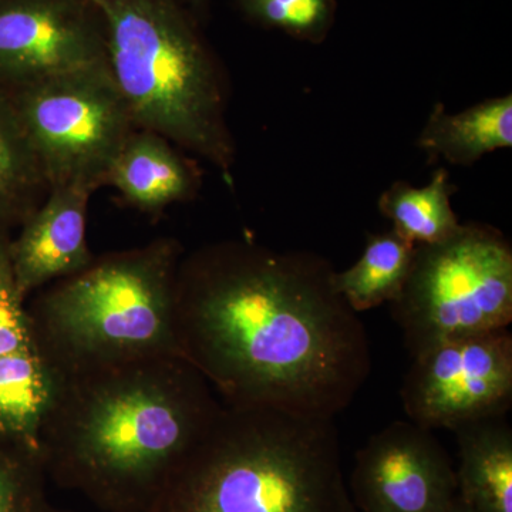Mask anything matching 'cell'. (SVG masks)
I'll use <instances>...</instances> for the list:
<instances>
[{
	"instance_id": "obj_19",
	"label": "cell",
	"mask_w": 512,
	"mask_h": 512,
	"mask_svg": "<svg viewBox=\"0 0 512 512\" xmlns=\"http://www.w3.org/2000/svg\"><path fill=\"white\" fill-rule=\"evenodd\" d=\"M36 444L0 430V512H67L52 503Z\"/></svg>"
},
{
	"instance_id": "obj_8",
	"label": "cell",
	"mask_w": 512,
	"mask_h": 512,
	"mask_svg": "<svg viewBox=\"0 0 512 512\" xmlns=\"http://www.w3.org/2000/svg\"><path fill=\"white\" fill-rule=\"evenodd\" d=\"M412 359L400 396L404 412L417 426L454 431L510 412L512 335L508 328L450 340Z\"/></svg>"
},
{
	"instance_id": "obj_14",
	"label": "cell",
	"mask_w": 512,
	"mask_h": 512,
	"mask_svg": "<svg viewBox=\"0 0 512 512\" xmlns=\"http://www.w3.org/2000/svg\"><path fill=\"white\" fill-rule=\"evenodd\" d=\"M457 439V495L477 512H512V429L505 417L466 424Z\"/></svg>"
},
{
	"instance_id": "obj_21",
	"label": "cell",
	"mask_w": 512,
	"mask_h": 512,
	"mask_svg": "<svg viewBox=\"0 0 512 512\" xmlns=\"http://www.w3.org/2000/svg\"><path fill=\"white\" fill-rule=\"evenodd\" d=\"M10 235H0V359L32 348L25 302L16 291L10 265Z\"/></svg>"
},
{
	"instance_id": "obj_6",
	"label": "cell",
	"mask_w": 512,
	"mask_h": 512,
	"mask_svg": "<svg viewBox=\"0 0 512 512\" xmlns=\"http://www.w3.org/2000/svg\"><path fill=\"white\" fill-rule=\"evenodd\" d=\"M389 306L412 357L450 340L507 329L511 242L491 225L467 222L446 241L417 245L402 291Z\"/></svg>"
},
{
	"instance_id": "obj_18",
	"label": "cell",
	"mask_w": 512,
	"mask_h": 512,
	"mask_svg": "<svg viewBox=\"0 0 512 512\" xmlns=\"http://www.w3.org/2000/svg\"><path fill=\"white\" fill-rule=\"evenodd\" d=\"M52 380L35 346L0 359V430L37 446ZM39 447V446H37Z\"/></svg>"
},
{
	"instance_id": "obj_23",
	"label": "cell",
	"mask_w": 512,
	"mask_h": 512,
	"mask_svg": "<svg viewBox=\"0 0 512 512\" xmlns=\"http://www.w3.org/2000/svg\"><path fill=\"white\" fill-rule=\"evenodd\" d=\"M447 512H477L474 511L473 508L470 507V505H467L464 503L463 500H461L460 497H456V500H454V503L451 504V507L448 508Z\"/></svg>"
},
{
	"instance_id": "obj_15",
	"label": "cell",
	"mask_w": 512,
	"mask_h": 512,
	"mask_svg": "<svg viewBox=\"0 0 512 512\" xmlns=\"http://www.w3.org/2000/svg\"><path fill=\"white\" fill-rule=\"evenodd\" d=\"M49 192L45 170L12 97L0 87V235L12 237Z\"/></svg>"
},
{
	"instance_id": "obj_16",
	"label": "cell",
	"mask_w": 512,
	"mask_h": 512,
	"mask_svg": "<svg viewBox=\"0 0 512 512\" xmlns=\"http://www.w3.org/2000/svg\"><path fill=\"white\" fill-rule=\"evenodd\" d=\"M456 188L446 168H439L424 187L396 181L380 194L377 207L397 235L414 245H433L456 234L461 222L451 197Z\"/></svg>"
},
{
	"instance_id": "obj_7",
	"label": "cell",
	"mask_w": 512,
	"mask_h": 512,
	"mask_svg": "<svg viewBox=\"0 0 512 512\" xmlns=\"http://www.w3.org/2000/svg\"><path fill=\"white\" fill-rule=\"evenodd\" d=\"M6 90V89H5ZM50 190L96 192L138 128L109 66L47 77L8 90Z\"/></svg>"
},
{
	"instance_id": "obj_17",
	"label": "cell",
	"mask_w": 512,
	"mask_h": 512,
	"mask_svg": "<svg viewBox=\"0 0 512 512\" xmlns=\"http://www.w3.org/2000/svg\"><path fill=\"white\" fill-rule=\"evenodd\" d=\"M416 247L393 229L369 235L355 264L335 272L336 289L356 313L392 302L406 282Z\"/></svg>"
},
{
	"instance_id": "obj_4",
	"label": "cell",
	"mask_w": 512,
	"mask_h": 512,
	"mask_svg": "<svg viewBox=\"0 0 512 512\" xmlns=\"http://www.w3.org/2000/svg\"><path fill=\"white\" fill-rule=\"evenodd\" d=\"M184 251L174 238L94 256L90 265L25 303L33 345L50 380L181 356L174 293Z\"/></svg>"
},
{
	"instance_id": "obj_2",
	"label": "cell",
	"mask_w": 512,
	"mask_h": 512,
	"mask_svg": "<svg viewBox=\"0 0 512 512\" xmlns=\"http://www.w3.org/2000/svg\"><path fill=\"white\" fill-rule=\"evenodd\" d=\"M221 400L181 356L52 382L37 431L47 477L103 512H147Z\"/></svg>"
},
{
	"instance_id": "obj_10",
	"label": "cell",
	"mask_w": 512,
	"mask_h": 512,
	"mask_svg": "<svg viewBox=\"0 0 512 512\" xmlns=\"http://www.w3.org/2000/svg\"><path fill=\"white\" fill-rule=\"evenodd\" d=\"M350 490L359 512H447L456 466L431 430L394 421L357 451Z\"/></svg>"
},
{
	"instance_id": "obj_3",
	"label": "cell",
	"mask_w": 512,
	"mask_h": 512,
	"mask_svg": "<svg viewBox=\"0 0 512 512\" xmlns=\"http://www.w3.org/2000/svg\"><path fill=\"white\" fill-rule=\"evenodd\" d=\"M335 419L222 403L147 512H349Z\"/></svg>"
},
{
	"instance_id": "obj_22",
	"label": "cell",
	"mask_w": 512,
	"mask_h": 512,
	"mask_svg": "<svg viewBox=\"0 0 512 512\" xmlns=\"http://www.w3.org/2000/svg\"><path fill=\"white\" fill-rule=\"evenodd\" d=\"M185 6L194 13L198 20L205 19L208 16L212 0H183Z\"/></svg>"
},
{
	"instance_id": "obj_20",
	"label": "cell",
	"mask_w": 512,
	"mask_h": 512,
	"mask_svg": "<svg viewBox=\"0 0 512 512\" xmlns=\"http://www.w3.org/2000/svg\"><path fill=\"white\" fill-rule=\"evenodd\" d=\"M245 18L265 29H276L320 45L335 25L336 0H232Z\"/></svg>"
},
{
	"instance_id": "obj_1",
	"label": "cell",
	"mask_w": 512,
	"mask_h": 512,
	"mask_svg": "<svg viewBox=\"0 0 512 512\" xmlns=\"http://www.w3.org/2000/svg\"><path fill=\"white\" fill-rule=\"evenodd\" d=\"M335 272L315 252L248 239L183 255L174 293L181 357L227 406L336 419L369 379L372 352Z\"/></svg>"
},
{
	"instance_id": "obj_11",
	"label": "cell",
	"mask_w": 512,
	"mask_h": 512,
	"mask_svg": "<svg viewBox=\"0 0 512 512\" xmlns=\"http://www.w3.org/2000/svg\"><path fill=\"white\" fill-rule=\"evenodd\" d=\"M92 195L76 187L50 190L45 202L23 222L18 237L10 238V265L23 302L93 261L87 244V208Z\"/></svg>"
},
{
	"instance_id": "obj_9",
	"label": "cell",
	"mask_w": 512,
	"mask_h": 512,
	"mask_svg": "<svg viewBox=\"0 0 512 512\" xmlns=\"http://www.w3.org/2000/svg\"><path fill=\"white\" fill-rule=\"evenodd\" d=\"M99 66H109L106 29L89 0H0V87Z\"/></svg>"
},
{
	"instance_id": "obj_13",
	"label": "cell",
	"mask_w": 512,
	"mask_h": 512,
	"mask_svg": "<svg viewBox=\"0 0 512 512\" xmlns=\"http://www.w3.org/2000/svg\"><path fill=\"white\" fill-rule=\"evenodd\" d=\"M416 146L430 163L470 167L481 158L512 147V94L480 101L448 113L437 101L417 137Z\"/></svg>"
},
{
	"instance_id": "obj_5",
	"label": "cell",
	"mask_w": 512,
	"mask_h": 512,
	"mask_svg": "<svg viewBox=\"0 0 512 512\" xmlns=\"http://www.w3.org/2000/svg\"><path fill=\"white\" fill-rule=\"evenodd\" d=\"M106 29L111 76L138 128L214 165L229 185L237 144L224 67L183 0H89Z\"/></svg>"
},
{
	"instance_id": "obj_12",
	"label": "cell",
	"mask_w": 512,
	"mask_h": 512,
	"mask_svg": "<svg viewBox=\"0 0 512 512\" xmlns=\"http://www.w3.org/2000/svg\"><path fill=\"white\" fill-rule=\"evenodd\" d=\"M106 185L116 188L128 207L158 215L198 194L201 173L170 140L136 128L111 165Z\"/></svg>"
},
{
	"instance_id": "obj_24",
	"label": "cell",
	"mask_w": 512,
	"mask_h": 512,
	"mask_svg": "<svg viewBox=\"0 0 512 512\" xmlns=\"http://www.w3.org/2000/svg\"><path fill=\"white\" fill-rule=\"evenodd\" d=\"M349 512H359V511H357V510H356V508H355V505H353V507H352V508H350V511H349Z\"/></svg>"
}]
</instances>
